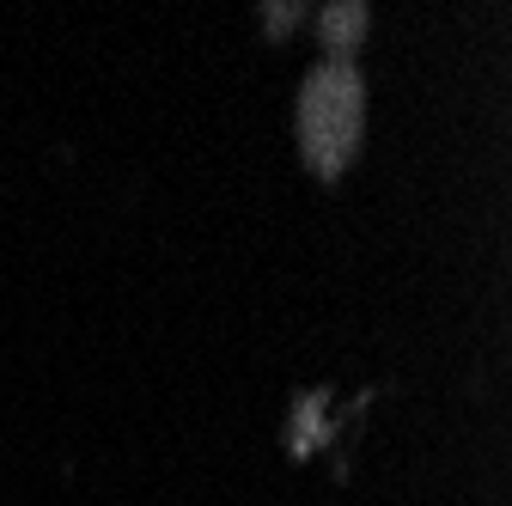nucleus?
Instances as JSON below:
<instances>
[{
    "instance_id": "nucleus-1",
    "label": "nucleus",
    "mask_w": 512,
    "mask_h": 506,
    "mask_svg": "<svg viewBox=\"0 0 512 506\" xmlns=\"http://www.w3.org/2000/svg\"><path fill=\"white\" fill-rule=\"evenodd\" d=\"M354 122H360V86L348 68L317 74L305 92V153L317 171H342L348 147H354Z\"/></svg>"
},
{
    "instance_id": "nucleus-2",
    "label": "nucleus",
    "mask_w": 512,
    "mask_h": 506,
    "mask_svg": "<svg viewBox=\"0 0 512 506\" xmlns=\"http://www.w3.org/2000/svg\"><path fill=\"white\" fill-rule=\"evenodd\" d=\"M354 25H360V7H342V13H336V19H330V31H336V37H348V31H354Z\"/></svg>"
}]
</instances>
